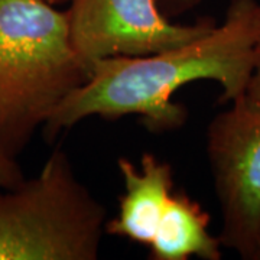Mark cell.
Wrapping results in <instances>:
<instances>
[{
    "label": "cell",
    "mask_w": 260,
    "mask_h": 260,
    "mask_svg": "<svg viewBox=\"0 0 260 260\" xmlns=\"http://www.w3.org/2000/svg\"><path fill=\"white\" fill-rule=\"evenodd\" d=\"M259 5L256 0H230L223 23L181 47L97 61L90 78L49 116L44 138L52 142L93 116L106 120L138 116L152 133L181 129L188 110L172 97L181 87L203 80L221 85L220 104L236 100L246 93L253 70Z\"/></svg>",
    "instance_id": "6da1fadb"
},
{
    "label": "cell",
    "mask_w": 260,
    "mask_h": 260,
    "mask_svg": "<svg viewBox=\"0 0 260 260\" xmlns=\"http://www.w3.org/2000/svg\"><path fill=\"white\" fill-rule=\"evenodd\" d=\"M88 78L65 12L45 0H0V150L18 158Z\"/></svg>",
    "instance_id": "7a4b0ae2"
},
{
    "label": "cell",
    "mask_w": 260,
    "mask_h": 260,
    "mask_svg": "<svg viewBox=\"0 0 260 260\" xmlns=\"http://www.w3.org/2000/svg\"><path fill=\"white\" fill-rule=\"evenodd\" d=\"M106 207L54 149L37 177L0 191V260H97Z\"/></svg>",
    "instance_id": "3957f363"
},
{
    "label": "cell",
    "mask_w": 260,
    "mask_h": 260,
    "mask_svg": "<svg viewBox=\"0 0 260 260\" xmlns=\"http://www.w3.org/2000/svg\"><path fill=\"white\" fill-rule=\"evenodd\" d=\"M205 138L220 243L242 259L260 260V103L237 97L214 116Z\"/></svg>",
    "instance_id": "277c9868"
},
{
    "label": "cell",
    "mask_w": 260,
    "mask_h": 260,
    "mask_svg": "<svg viewBox=\"0 0 260 260\" xmlns=\"http://www.w3.org/2000/svg\"><path fill=\"white\" fill-rule=\"evenodd\" d=\"M65 10L68 37L78 58L88 67L113 56H143L181 47L210 34L217 22L198 19L174 23L158 0H70Z\"/></svg>",
    "instance_id": "5b68a950"
},
{
    "label": "cell",
    "mask_w": 260,
    "mask_h": 260,
    "mask_svg": "<svg viewBox=\"0 0 260 260\" xmlns=\"http://www.w3.org/2000/svg\"><path fill=\"white\" fill-rule=\"evenodd\" d=\"M117 168L124 194L120 197L117 215L106 221L104 232L149 247L174 192L172 165L146 152L140 156V168L127 158L117 159Z\"/></svg>",
    "instance_id": "8992f818"
},
{
    "label": "cell",
    "mask_w": 260,
    "mask_h": 260,
    "mask_svg": "<svg viewBox=\"0 0 260 260\" xmlns=\"http://www.w3.org/2000/svg\"><path fill=\"white\" fill-rule=\"evenodd\" d=\"M221 247L210 233L208 213L184 189H174L149 244V259L220 260Z\"/></svg>",
    "instance_id": "52a82bcc"
},
{
    "label": "cell",
    "mask_w": 260,
    "mask_h": 260,
    "mask_svg": "<svg viewBox=\"0 0 260 260\" xmlns=\"http://www.w3.org/2000/svg\"><path fill=\"white\" fill-rule=\"evenodd\" d=\"M25 181L18 158L0 150V189H12Z\"/></svg>",
    "instance_id": "ba28073f"
},
{
    "label": "cell",
    "mask_w": 260,
    "mask_h": 260,
    "mask_svg": "<svg viewBox=\"0 0 260 260\" xmlns=\"http://www.w3.org/2000/svg\"><path fill=\"white\" fill-rule=\"evenodd\" d=\"M244 95L253 102L260 103V5L257 10V22H256V42H254V58H253V70L246 87Z\"/></svg>",
    "instance_id": "9c48e42d"
},
{
    "label": "cell",
    "mask_w": 260,
    "mask_h": 260,
    "mask_svg": "<svg viewBox=\"0 0 260 260\" xmlns=\"http://www.w3.org/2000/svg\"><path fill=\"white\" fill-rule=\"evenodd\" d=\"M201 0H158L159 8L167 15H178L195 8Z\"/></svg>",
    "instance_id": "30bf717a"
},
{
    "label": "cell",
    "mask_w": 260,
    "mask_h": 260,
    "mask_svg": "<svg viewBox=\"0 0 260 260\" xmlns=\"http://www.w3.org/2000/svg\"><path fill=\"white\" fill-rule=\"evenodd\" d=\"M48 3H51V5H59V3H67V2H70V0H45Z\"/></svg>",
    "instance_id": "8fae6325"
}]
</instances>
